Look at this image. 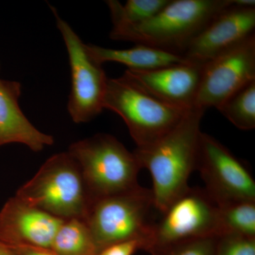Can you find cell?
<instances>
[{
  "instance_id": "6da1fadb",
  "label": "cell",
  "mask_w": 255,
  "mask_h": 255,
  "mask_svg": "<svg viewBox=\"0 0 255 255\" xmlns=\"http://www.w3.org/2000/svg\"><path fill=\"white\" fill-rule=\"evenodd\" d=\"M205 112L193 107L164 136L133 151L141 168L150 172L154 205L161 214L190 187L188 182L196 170L201 120Z\"/></svg>"
},
{
  "instance_id": "7a4b0ae2",
  "label": "cell",
  "mask_w": 255,
  "mask_h": 255,
  "mask_svg": "<svg viewBox=\"0 0 255 255\" xmlns=\"http://www.w3.org/2000/svg\"><path fill=\"white\" fill-rule=\"evenodd\" d=\"M232 4L233 0H171L145 22L112 27L110 37L182 55L189 42Z\"/></svg>"
},
{
  "instance_id": "3957f363",
  "label": "cell",
  "mask_w": 255,
  "mask_h": 255,
  "mask_svg": "<svg viewBox=\"0 0 255 255\" xmlns=\"http://www.w3.org/2000/svg\"><path fill=\"white\" fill-rule=\"evenodd\" d=\"M68 152L80 167L90 205L139 186L142 168L135 154L110 134L97 133L74 142Z\"/></svg>"
},
{
  "instance_id": "277c9868",
  "label": "cell",
  "mask_w": 255,
  "mask_h": 255,
  "mask_svg": "<svg viewBox=\"0 0 255 255\" xmlns=\"http://www.w3.org/2000/svg\"><path fill=\"white\" fill-rule=\"evenodd\" d=\"M15 196L63 220L85 219L90 205L80 167L68 152L50 157Z\"/></svg>"
},
{
  "instance_id": "5b68a950",
  "label": "cell",
  "mask_w": 255,
  "mask_h": 255,
  "mask_svg": "<svg viewBox=\"0 0 255 255\" xmlns=\"http://www.w3.org/2000/svg\"><path fill=\"white\" fill-rule=\"evenodd\" d=\"M153 209L152 191L140 185L92 203L84 221L97 253L115 243L131 240L143 241L145 250L155 223L150 221Z\"/></svg>"
},
{
  "instance_id": "8992f818",
  "label": "cell",
  "mask_w": 255,
  "mask_h": 255,
  "mask_svg": "<svg viewBox=\"0 0 255 255\" xmlns=\"http://www.w3.org/2000/svg\"><path fill=\"white\" fill-rule=\"evenodd\" d=\"M104 110L118 114L137 147L154 143L179 123L189 110L164 103L122 75L109 79Z\"/></svg>"
},
{
  "instance_id": "52a82bcc",
  "label": "cell",
  "mask_w": 255,
  "mask_h": 255,
  "mask_svg": "<svg viewBox=\"0 0 255 255\" xmlns=\"http://www.w3.org/2000/svg\"><path fill=\"white\" fill-rule=\"evenodd\" d=\"M56 19L57 27L68 52L71 89L68 112L74 123H88L104 110V99L109 78L102 65L92 59L86 44L55 7L50 6Z\"/></svg>"
},
{
  "instance_id": "ba28073f",
  "label": "cell",
  "mask_w": 255,
  "mask_h": 255,
  "mask_svg": "<svg viewBox=\"0 0 255 255\" xmlns=\"http://www.w3.org/2000/svg\"><path fill=\"white\" fill-rule=\"evenodd\" d=\"M162 215L152 226L147 251L189 240L219 238V205L204 189L189 187Z\"/></svg>"
},
{
  "instance_id": "9c48e42d",
  "label": "cell",
  "mask_w": 255,
  "mask_h": 255,
  "mask_svg": "<svg viewBox=\"0 0 255 255\" xmlns=\"http://www.w3.org/2000/svg\"><path fill=\"white\" fill-rule=\"evenodd\" d=\"M196 170L204 190L219 206L255 201V181L246 164L214 137L201 132Z\"/></svg>"
},
{
  "instance_id": "30bf717a",
  "label": "cell",
  "mask_w": 255,
  "mask_h": 255,
  "mask_svg": "<svg viewBox=\"0 0 255 255\" xmlns=\"http://www.w3.org/2000/svg\"><path fill=\"white\" fill-rule=\"evenodd\" d=\"M255 80V34L204 64L194 107L217 109L230 96Z\"/></svg>"
},
{
  "instance_id": "8fae6325",
  "label": "cell",
  "mask_w": 255,
  "mask_h": 255,
  "mask_svg": "<svg viewBox=\"0 0 255 255\" xmlns=\"http://www.w3.org/2000/svg\"><path fill=\"white\" fill-rule=\"evenodd\" d=\"M255 7L233 4L225 8L197 35L182 55L204 64L255 35Z\"/></svg>"
},
{
  "instance_id": "7c38bea8",
  "label": "cell",
  "mask_w": 255,
  "mask_h": 255,
  "mask_svg": "<svg viewBox=\"0 0 255 255\" xmlns=\"http://www.w3.org/2000/svg\"><path fill=\"white\" fill-rule=\"evenodd\" d=\"M204 64L188 61L150 70H127L124 76L164 103L190 110L195 103Z\"/></svg>"
},
{
  "instance_id": "4fadbf2b",
  "label": "cell",
  "mask_w": 255,
  "mask_h": 255,
  "mask_svg": "<svg viewBox=\"0 0 255 255\" xmlns=\"http://www.w3.org/2000/svg\"><path fill=\"white\" fill-rule=\"evenodd\" d=\"M63 221L13 196L0 211V244L50 248Z\"/></svg>"
},
{
  "instance_id": "5bb4252c",
  "label": "cell",
  "mask_w": 255,
  "mask_h": 255,
  "mask_svg": "<svg viewBox=\"0 0 255 255\" xmlns=\"http://www.w3.org/2000/svg\"><path fill=\"white\" fill-rule=\"evenodd\" d=\"M20 82L0 78V147L11 143L27 146L33 152L54 144L53 135L40 131L20 108Z\"/></svg>"
},
{
  "instance_id": "9a60e30c",
  "label": "cell",
  "mask_w": 255,
  "mask_h": 255,
  "mask_svg": "<svg viewBox=\"0 0 255 255\" xmlns=\"http://www.w3.org/2000/svg\"><path fill=\"white\" fill-rule=\"evenodd\" d=\"M86 49L92 59L100 65L114 62L125 65L128 70H150L189 61L182 55L142 44L114 49L89 43Z\"/></svg>"
},
{
  "instance_id": "2e32d148",
  "label": "cell",
  "mask_w": 255,
  "mask_h": 255,
  "mask_svg": "<svg viewBox=\"0 0 255 255\" xmlns=\"http://www.w3.org/2000/svg\"><path fill=\"white\" fill-rule=\"evenodd\" d=\"M50 249L59 255H96L97 248L84 220H64Z\"/></svg>"
},
{
  "instance_id": "e0dca14e",
  "label": "cell",
  "mask_w": 255,
  "mask_h": 255,
  "mask_svg": "<svg viewBox=\"0 0 255 255\" xmlns=\"http://www.w3.org/2000/svg\"><path fill=\"white\" fill-rule=\"evenodd\" d=\"M171 0H128L122 4L117 0L106 1L113 27L132 26L148 21L170 2Z\"/></svg>"
},
{
  "instance_id": "ac0fdd59",
  "label": "cell",
  "mask_w": 255,
  "mask_h": 255,
  "mask_svg": "<svg viewBox=\"0 0 255 255\" xmlns=\"http://www.w3.org/2000/svg\"><path fill=\"white\" fill-rule=\"evenodd\" d=\"M217 110L240 130L255 128V80L224 101Z\"/></svg>"
},
{
  "instance_id": "d6986e66",
  "label": "cell",
  "mask_w": 255,
  "mask_h": 255,
  "mask_svg": "<svg viewBox=\"0 0 255 255\" xmlns=\"http://www.w3.org/2000/svg\"><path fill=\"white\" fill-rule=\"evenodd\" d=\"M230 234L255 238V201L219 206V237Z\"/></svg>"
},
{
  "instance_id": "ffe728a7",
  "label": "cell",
  "mask_w": 255,
  "mask_h": 255,
  "mask_svg": "<svg viewBox=\"0 0 255 255\" xmlns=\"http://www.w3.org/2000/svg\"><path fill=\"white\" fill-rule=\"evenodd\" d=\"M218 238H197L154 250L153 255H215Z\"/></svg>"
},
{
  "instance_id": "44dd1931",
  "label": "cell",
  "mask_w": 255,
  "mask_h": 255,
  "mask_svg": "<svg viewBox=\"0 0 255 255\" xmlns=\"http://www.w3.org/2000/svg\"><path fill=\"white\" fill-rule=\"evenodd\" d=\"M215 255H255V238L231 234L220 236Z\"/></svg>"
},
{
  "instance_id": "7402d4cb",
  "label": "cell",
  "mask_w": 255,
  "mask_h": 255,
  "mask_svg": "<svg viewBox=\"0 0 255 255\" xmlns=\"http://www.w3.org/2000/svg\"><path fill=\"white\" fill-rule=\"evenodd\" d=\"M144 247L143 241L131 240L107 247L96 255H133L138 250L144 249Z\"/></svg>"
},
{
  "instance_id": "603a6c76",
  "label": "cell",
  "mask_w": 255,
  "mask_h": 255,
  "mask_svg": "<svg viewBox=\"0 0 255 255\" xmlns=\"http://www.w3.org/2000/svg\"><path fill=\"white\" fill-rule=\"evenodd\" d=\"M7 248L13 255H59L50 248L33 246H18Z\"/></svg>"
},
{
  "instance_id": "cb8c5ba5",
  "label": "cell",
  "mask_w": 255,
  "mask_h": 255,
  "mask_svg": "<svg viewBox=\"0 0 255 255\" xmlns=\"http://www.w3.org/2000/svg\"><path fill=\"white\" fill-rule=\"evenodd\" d=\"M235 4L244 7H255V0H233Z\"/></svg>"
},
{
  "instance_id": "d4e9b609",
  "label": "cell",
  "mask_w": 255,
  "mask_h": 255,
  "mask_svg": "<svg viewBox=\"0 0 255 255\" xmlns=\"http://www.w3.org/2000/svg\"><path fill=\"white\" fill-rule=\"evenodd\" d=\"M0 255H13L6 247L0 244Z\"/></svg>"
}]
</instances>
